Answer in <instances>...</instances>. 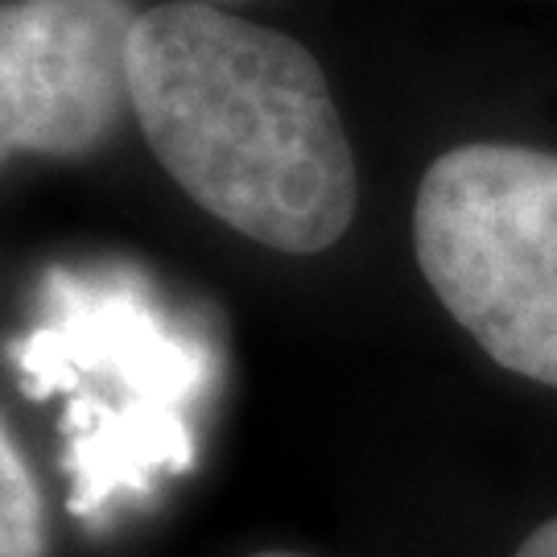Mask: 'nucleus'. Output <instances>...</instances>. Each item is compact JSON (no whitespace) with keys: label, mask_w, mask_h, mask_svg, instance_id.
Returning <instances> with one entry per match:
<instances>
[{"label":"nucleus","mask_w":557,"mask_h":557,"mask_svg":"<svg viewBox=\"0 0 557 557\" xmlns=\"http://www.w3.org/2000/svg\"><path fill=\"white\" fill-rule=\"evenodd\" d=\"M133 116L161 170L207 215L310 257L356 220V153L314 54L202 0L140 9Z\"/></svg>","instance_id":"nucleus-1"},{"label":"nucleus","mask_w":557,"mask_h":557,"mask_svg":"<svg viewBox=\"0 0 557 557\" xmlns=\"http://www.w3.org/2000/svg\"><path fill=\"white\" fill-rule=\"evenodd\" d=\"M413 252L499 368L557 388V153L471 140L418 186Z\"/></svg>","instance_id":"nucleus-2"},{"label":"nucleus","mask_w":557,"mask_h":557,"mask_svg":"<svg viewBox=\"0 0 557 557\" xmlns=\"http://www.w3.org/2000/svg\"><path fill=\"white\" fill-rule=\"evenodd\" d=\"M137 0H0V165L83 158L133 116Z\"/></svg>","instance_id":"nucleus-3"},{"label":"nucleus","mask_w":557,"mask_h":557,"mask_svg":"<svg viewBox=\"0 0 557 557\" xmlns=\"http://www.w3.org/2000/svg\"><path fill=\"white\" fill-rule=\"evenodd\" d=\"M46 499L9 425L0 421V557H46Z\"/></svg>","instance_id":"nucleus-4"},{"label":"nucleus","mask_w":557,"mask_h":557,"mask_svg":"<svg viewBox=\"0 0 557 557\" xmlns=\"http://www.w3.org/2000/svg\"><path fill=\"white\" fill-rule=\"evenodd\" d=\"M517 557H557V517L545 520L541 529H533L529 537L520 541Z\"/></svg>","instance_id":"nucleus-5"},{"label":"nucleus","mask_w":557,"mask_h":557,"mask_svg":"<svg viewBox=\"0 0 557 557\" xmlns=\"http://www.w3.org/2000/svg\"><path fill=\"white\" fill-rule=\"evenodd\" d=\"M257 557H301V554H281L277 549V554H257Z\"/></svg>","instance_id":"nucleus-6"},{"label":"nucleus","mask_w":557,"mask_h":557,"mask_svg":"<svg viewBox=\"0 0 557 557\" xmlns=\"http://www.w3.org/2000/svg\"><path fill=\"white\" fill-rule=\"evenodd\" d=\"M202 4H215V0H202Z\"/></svg>","instance_id":"nucleus-7"}]
</instances>
